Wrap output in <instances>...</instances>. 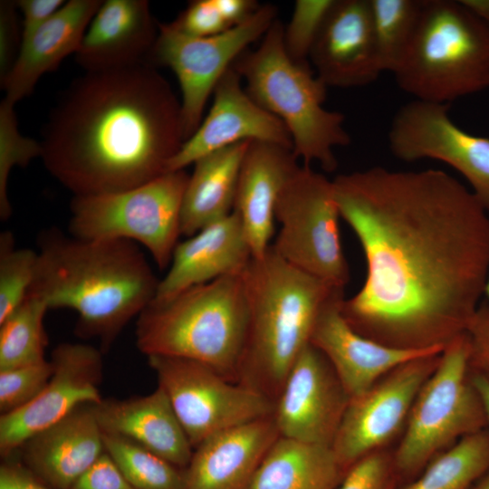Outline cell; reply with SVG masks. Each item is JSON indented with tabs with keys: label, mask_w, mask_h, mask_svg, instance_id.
<instances>
[{
	"label": "cell",
	"mask_w": 489,
	"mask_h": 489,
	"mask_svg": "<svg viewBox=\"0 0 489 489\" xmlns=\"http://www.w3.org/2000/svg\"><path fill=\"white\" fill-rule=\"evenodd\" d=\"M332 181L366 261L361 288L341 303L348 323L399 349L464 334L489 272L488 211L471 189L439 169L374 167Z\"/></svg>",
	"instance_id": "6da1fadb"
},
{
	"label": "cell",
	"mask_w": 489,
	"mask_h": 489,
	"mask_svg": "<svg viewBox=\"0 0 489 489\" xmlns=\"http://www.w3.org/2000/svg\"><path fill=\"white\" fill-rule=\"evenodd\" d=\"M185 140L180 101L142 63L72 82L44 127L41 158L73 197L103 195L167 173Z\"/></svg>",
	"instance_id": "7a4b0ae2"
},
{
	"label": "cell",
	"mask_w": 489,
	"mask_h": 489,
	"mask_svg": "<svg viewBox=\"0 0 489 489\" xmlns=\"http://www.w3.org/2000/svg\"><path fill=\"white\" fill-rule=\"evenodd\" d=\"M27 295L50 309L79 315L77 331L109 348L129 321L154 300L159 280L140 245L125 239H82L57 228L38 237Z\"/></svg>",
	"instance_id": "3957f363"
},
{
	"label": "cell",
	"mask_w": 489,
	"mask_h": 489,
	"mask_svg": "<svg viewBox=\"0 0 489 489\" xmlns=\"http://www.w3.org/2000/svg\"><path fill=\"white\" fill-rule=\"evenodd\" d=\"M247 302L246 337L237 382L275 403L285 379L311 343L318 315L339 291L286 263L271 245L243 272Z\"/></svg>",
	"instance_id": "277c9868"
},
{
	"label": "cell",
	"mask_w": 489,
	"mask_h": 489,
	"mask_svg": "<svg viewBox=\"0 0 489 489\" xmlns=\"http://www.w3.org/2000/svg\"><path fill=\"white\" fill-rule=\"evenodd\" d=\"M243 272L152 301L138 316L139 350L147 357L193 360L237 382L248 324Z\"/></svg>",
	"instance_id": "5b68a950"
},
{
	"label": "cell",
	"mask_w": 489,
	"mask_h": 489,
	"mask_svg": "<svg viewBox=\"0 0 489 489\" xmlns=\"http://www.w3.org/2000/svg\"><path fill=\"white\" fill-rule=\"evenodd\" d=\"M283 24L277 18L257 49L244 52L233 63L247 93L279 118L292 139V151L303 165L317 162L326 172L338 167L333 149L350 137L340 112L323 107L327 86L310 64L294 62L286 53Z\"/></svg>",
	"instance_id": "8992f818"
},
{
	"label": "cell",
	"mask_w": 489,
	"mask_h": 489,
	"mask_svg": "<svg viewBox=\"0 0 489 489\" xmlns=\"http://www.w3.org/2000/svg\"><path fill=\"white\" fill-rule=\"evenodd\" d=\"M414 100L450 103L489 87V28L461 2L424 0L412 40L393 72Z\"/></svg>",
	"instance_id": "52a82bcc"
},
{
	"label": "cell",
	"mask_w": 489,
	"mask_h": 489,
	"mask_svg": "<svg viewBox=\"0 0 489 489\" xmlns=\"http://www.w3.org/2000/svg\"><path fill=\"white\" fill-rule=\"evenodd\" d=\"M487 425L473 384L465 333L451 341L419 390L392 455L398 481L415 479L439 454Z\"/></svg>",
	"instance_id": "ba28073f"
},
{
	"label": "cell",
	"mask_w": 489,
	"mask_h": 489,
	"mask_svg": "<svg viewBox=\"0 0 489 489\" xmlns=\"http://www.w3.org/2000/svg\"><path fill=\"white\" fill-rule=\"evenodd\" d=\"M189 174L167 172L116 193L72 197L68 232L82 239H125L142 245L157 266L169 267L181 234Z\"/></svg>",
	"instance_id": "9c48e42d"
},
{
	"label": "cell",
	"mask_w": 489,
	"mask_h": 489,
	"mask_svg": "<svg viewBox=\"0 0 489 489\" xmlns=\"http://www.w3.org/2000/svg\"><path fill=\"white\" fill-rule=\"evenodd\" d=\"M333 181L300 166L282 190L275 206L281 228L271 244L294 268L344 289L350 270L343 254Z\"/></svg>",
	"instance_id": "30bf717a"
},
{
	"label": "cell",
	"mask_w": 489,
	"mask_h": 489,
	"mask_svg": "<svg viewBox=\"0 0 489 489\" xmlns=\"http://www.w3.org/2000/svg\"><path fill=\"white\" fill-rule=\"evenodd\" d=\"M277 13L272 4L260 5L244 23L208 37L189 36L170 23H158V36L148 64L168 67L176 74L186 140L202 122L207 100L222 76L251 43L263 38L277 19Z\"/></svg>",
	"instance_id": "8fae6325"
},
{
	"label": "cell",
	"mask_w": 489,
	"mask_h": 489,
	"mask_svg": "<svg viewBox=\"0 0 489 489\" xmlns=\"http://www.w3.org/2000/svg\"><path fill=\"white\" fill-rule=\"evenodd\" d=\"M148 361L193 449L219 432L273 413L265 396L204 363L159 355L148 356Z\"/></svg>",
	"instance_id": "7c38bea8"
},
{
	"label": "cell",
	"mask_w": 489,
	"mask_h": 489,
	"mask_svg": "<svg viewBox=\"0 0 489 489\" xmlns=\"http://www.w3.org/2000/svg\"><path fill=\"white\" fill-rule=\"evenodd\" d=\"M388 142L398 159L431 158L449 165L489 212V139L455 124L448 103L413 100L404 104L392 119Z\"/></svg>",
	"instance_id": "4fadbf2b"
},
{
	"label": "cell",
	"mask_w": 489,
	"mask_h": 489,
	"mask_svg": "<svg viewBox=\"0 0 489 489\" xmlns=\"http://www.w3.org/2000/svg\"><path fill=\"white\" fill-rule=\"evenodd\" d=\"M440 355L408 361L364 394L350 398L331 445L345 472L360 458L380 450L406 426L415 399Z\"/></svg>",
	"instance_id": "5bb4252c"
},
{
	"label": "cell",
	"mask_w": 489,
	"mask_h": 489,
	"mask_svg": "<svg viewBox=\"0 0 489 489\" xmlns=\"http://www.w3.org/2000/svg\"><path fill=\"white\" fill-rule=\"evenodd\" d=\"M53 371L42 392L28 404L0 417V453L7 459L33 436L85 404L102 398L101 351L83 343H62L52 352Z\"/></svg>",
	"instance_id": "9a60e30c"
},
{
	"label": "cell",
	"mask_w": 489,
	"mask_h": 489,
	"mask_svg": "<svg viewBox=\"0 0 489 489\" xmlns=\"http://www.w3.org/2000/svg\"><path fill=\"white\" fill-rule=\"evenodd\" d=\"M349 401L327 358L309 343L285 379L273 417L281 436L331 446Z\"/></svg>",
	"instance_id": "2e32d148"
},
{
	"label": "cell",
	"mask_w": 489,
	"mask_h": 489,
	"mask_svg": "<svg viewBox=\"0 0 489 489\" xmlns=\"http://www.w3.org/2000/svg\"><path fill=\"white\" fill-rule=\"evenodd\" d=\"M213 96L208 114L170 160L168 172L183 170L206 154L242 141L268 142L292 149L284 123L247 93L233 65L216 84Z\"/></svg>",
	"instance_id": "e0dca14e"
},
{
	"label": "cell",
	"mask_w": 489,
	"mask_h": 489,
	"mask_svg": "<svg viewBox=\"0 0 489 489\" xmlns=\"http://www.w3.org/2000/svg\"><path fill=\"white\" fill-rule=\"evenodd\" d=\"M343 300L344 290H339L327 301L315 321L311 343L327 358L350 398L364 394L396 368L438 355L445 349H399L367 338L345 320Z\"/></svg>",
	"instance_id": "ac0fdd59"
},
{
	"label": "cell",
	"mask_w": 489,
	"mask_h": 489,
	"mask_svg": "<svg viewBox=\"0 0 489 489\" xmlns=\"http://www.w3.org/2000/svg\"><path fill=\"white\" fill-rule=\"evenodd\" d=\"M309 61L328 87L368 85L383 72L374 39L369 0H334Z\"/></svg>",
	"instance_id": "d6986e66"
},
{
	"label": "cell",
	"mask_w": 489,
	"mask_h": 489,
	"mask_svg": "<svg viewBox=\"0 0 489 489\" xmlns=\"http://www.w3.org/2000/svg\"><path fill=\"white\" fill-rule=\"evenodd\" d=\"M157 36L158 24L148 1H101L75 60L85 72L148 64Z\"/></svg>",
	"instance_id": "ffe728a7"
},
{
	"label": "cell",
	"mask_w": 489,
	"mask_h": 489,
	"mask_svg": "<svg viewBox=\"0 0 489 489\" xmlns=\"http://www.w3.org/2000/svg\"><path fill=\"white\" fill-rule=\"evenodd\" d=\"M252 258L242 220L233 211L177 244L153 301L163 302L192 286L241 273Z\"/></svg>",
	"instance_id": "44dd1931"
},
{
	"label": "cell",
	"mask_w": 489,
	"mask_h": 489,
	"mask_svg": "<svg viewBox=\"0 0 489 489\" xmlns=\"http://www.w3.org/2000/svg\"><path fill=\"white\" fill-rule=\"evenodd\" d=\"M95 404H85L26 441L21 462L53 489L71 486L105 452Z\"/></svg>",
	"instance_id": "7402d4cb"
},
{
	"label": "cell",
	"mask_w": 489,
	"mask_h": 489,
	"mask_svg": "<svg viewBox=\"0 0 489 489\" xmlns=\"http://www.w3.org/2000/svg\"><path fill=\"white\" fill-rule=\"evenodd\" d=\"M279 436L272 415L208 437L184 468V489H247Z\"/></svg>",
	"instance_id": "603a6c76"
},
{
	"label": "cell",
	"mask_w": 489,
	"mask_h": 489,
	"mask_svg": "<svg viewBox=\"0 0 489 489\" xmlns=\"http://www.w3.org/2000/svg\"><path fill=\"white\" fill-rule=\"evenodd\" d=\"M299 167L292 149L250 141L240 168L233 211L242 220L253 257L263 256L270 247L277 200Z\"/></svg>",
	"instance_id": "cb8c5ba5"
},
{
	"label": "cell",
	"mask_w": 489,
	"mask_h": 489,
	"mask_svg": "<svg viewBox=\"0 0 489 489\" xmlns=\"http://www.w3.org/2000/svg\"><path fill=\"white\" fill-rule=\"evenodd\" d=\"M94 409L103 433L128 439L178 468L187 466L194 449L161 387L142 397L102 399Z\"/></svg>",
	"instance_id": "d4e9b609"
},
{
	"label": "cell",
	"mask_w": 489,
	"mask_h": 489,
	"mask_svg": "<svg viewBox=\"0 0 489 489\" xmlns=\"http://www.w3.org/2000/svg\"><path fill=\"white\" fill-rule=\"evenodd\" d=\"M100 0H70L22 43L14 65L1 82L5 99L15 104L29 96L40 78L76 54Z\"/></svg>",
	"instance_id": "484cf974"
},
{
	"label": "cell",
	"mask_w": 489,
	"mask_h": 489,
	"mask_svg": "<svg viewBox=\"0 0 489 489\" xmlns=\"http://www.w3.org/2000/svg\"><path fill=\"white\" fill-rule=\"evenodd\" d=\"M249 143L231 145L194 163L183 197V235L192 236L233 212L240 168Z\"/></svg>",
	"instance_id": "4316f807"
},
{
	"label": "cell",
	"mask_w": 489,
	"mask_h": 489,
	"mask_svg": "<svg viewBox=\"0 0 489 489\" xmlns=\"http://www.w3.org/2000/svg\"><path fill=\"white\" fill-rule=\"evenodd\" d=\"M345 474L331 446L279 436L247 489H337Z\"/></svg>",
	"instance_id": "83f0119b"
},
{
	"label": "cell",
	"mask_w": 489,
	"mask_h": 489,
	"mask_svg": "<svg viewBox=\"0 0 489 489\" xmlns=\"http://www.w3.org/2000/svg\"><path fill=\"white\" fill-rule=\"evenodd\" d=\"M489 472V432L468 435L399 489H469Z\"/></svg>",
	"instance_id": "f1b7e54d"
},
{
	"label": "cell",
	"mask_w": 489,
	"mask_h": 489,
	"mask_svg": "<svg viewBox=\"0 0 489 489\" xmlns=\"http://www.w3.org/2000/svg\"><path fill=\"white\" fill-rule=\"evenodd\" d=\"M48 310L42 299L27 295L22 304L0 322V370L45 360L48 337L43 318Z\"/></svg>",
	"instance_id": "f546056e"
},
{
	"label": "cell",
	"mask_w": 489,
	"mask_h": 489,
	"mask_svg": "<svg viewBox=\"0 0 489 489\" xmlns=\"http://www.w3.org/2000/svg\"><path fill=\"white\" fill-rule=\"evenodd\" d=\"M424 0H369L377 53L382 72H394L418 24Z\"/></svg>",
	"instance_id": "4dcf8cb0"
},
{
	"label": "cell",
	"mask_w": 489,
	"mask_h": 489,
	"mask_svg": "<svg viewBox=\"0 0 489 489\" xmlns=\"http://www.w3.org/2000/svg\"><path fill=\"white\" fill-rule=\"evenodd\" d=\"M103 444L136 489H184V469L119 436L103 433Z\"/></svg>",
	"instance_id": "1f68e13d"
},
{
	"label": "cell",
	"mask_w": 489,
	"mask_h": 489,
	"mask_svg": "<svg viewBox=\"0 0 489 489\" xmlns=\"http://www.w3.org/2000/svg\"><path fill=\"white\" fill-rule=\"evenodd\" d=\"M38 253L16 248L10 231L0 235V322L25 300L33 283Z\"/></svg>",
	"instance_id": "d6a6232c"
},
{
	"label": "cell",
	"mask_w": 489,
	"mask_h": 489,
	"mask_svg": "<svg viewBox=\"0 0 489 489\" xmlns=\"http://www.w3.org/2000/svg\"><path fill=\"white\" fill-rule=\"evenodd\" d=\"M41 142L24 136L18 128L14 104L3 99L0 104V218L12 216L7 194L8 179L15 167L24 168L33 159L41 158Z\"/></svg>",
	"instance_id": "836d02e7"
},
{
	"label": "cell",
	"mask_w": 489,
	"mask_h": 489,
	"mask_svg": "<svg viewBox=\"0 0 489 489\" xmlns=\"http://www.w3.org/2000/svg\"><path fill=\"white\" fill-rule=\"evenodd\" d=\"M334 0H297L292 17L283 25V43L287 55L300 64L309 57L321 27Z\"/></svg>",
	"instance_id": "e575fe53"
},
{
	"label": "cell",
	"mask_w": 489,
	"mask_h": 489,
	"mask_svg": "<svg viewBox=\"0 0 489 489\" xmlns=\"http://www.w3.org/2000/svg\"><path fill=\"white\" fill-rule=\"evenodd\" d=\"M53 371L51 360L0 370V411L6 414L35 398Z\"/></svg>",
	"instance_id": "d590c367"
},
{
	"label": "cell",
	"mask_w": 489,
	"mask_h": 489,
	"mask_svg": "<svg viewBox=\"0 0 489 489\" xmlns=\"http://www.w3.org/2000/svg\"><path fill=\"white\" fill-rule=\"evenodd\" d=\"M398 482L392 455L380 449L354 463L337 489H397Z\"/></svg>",
	"instance_id": "8d00e7d4"
},
{
	"label": "cell",
	"mask_w": 489,
	"mask_h": 489,
	"mask_svg": "<svg viewBox=\"0 0 489 489\" xmlns=\"http://www.w3.org/2000/svg\"><path fill=\"white\" fill-rule=\"evenodd\" d=\"M170 24L181 33L194 37L213 36L231 29L216 0L190 2Z\"/></svg>",
	"instance_id": "74e56055"
},
{
	"label": "cell",
	"mask_w": 489,
	"mask_h": 489,
	"mask_svg": "<svg viewBox=\"0 0 489 489\" xmlns=\"http://www.w3.org/2000/svg\"><path fill=\"white\" fill-rule=\"evenodd\" d=\"M465 335L471 370L489 380V302L482 300L470 320Z\"/></svg>",
	"instance_id": "f35d334b"
},
{
	"label": "cell",
	"mask_w": 489,
	"mask_h": 489,
	"mask_svg": "<svg viewBox=\"0 0 489 489\" xmlns=\"http://www.w3.org/2000/svg\"><path fill=\"white\" fill-rule=\"evenodd\" d=\"M16 11L14 1L0 2V82L12 70L22 46V25Z\"/></svg>",
	"instance_id": "ab89813d"
},
{
	"label": "cell",
	"mask_w": 489,
	"mask_h": 489,
	"mask_svg": "<svg viewBox=\"0 0 489 489\" xmlns=\"http://www.w3.org/2000/svg\"><path fill=\"white\" fill-rule=\"evenodd\" d=\"M70 489H136L107 452L86 470Z\"/></svg>",
	"instance_id": "60d3db41"
},
{
	"label": "cell",
	"mask_w": 489,
	"mask_h": 489,
	"mask_svg": "<svg viewBox=\"0 0 489 489\" xmlns=\"http://www.w3.org/2000/svg\"><path fill=\"white\" fill-rule=\"evenodd\" d=\"M22 14V43L48 22L64 5L63 0L14 1Z\"/></svg>",
	"instance_id": "b9f144b4"
},
{
	"label": "cell",
	"mask_w": 489,
	"mask_h": 489,
	"mask_svg": "<svg viewBox=\"0 0 489 489\" xmlns=\"http://www.w3.org/2000/svg\"><path fill=\"white\" fill-rule=\"evenodd\" d=\"M0 489H53L38 480L21 462L5 459L0 466Z\"/></svg>",
	"instance_id": "7bdbcfd3"
},
{
	"label": "cell",
	"mask_w": 489,
	"mask_h": 489,
	"mask_svg": "<svg viewBox=\"0 0 489 489\" xmlns=\"http://www.w3.org/2000/svg\"><path fill=\"white\" fill-rule=\"evenodd\" d=\"M472 371V370H471ZM473 384L481 399L487 425H489V380L484 376L472 371Z\"/></svg>",
	"instance_id": "ee69618b"
},
{
	"label": "cell",
	"mask_w": 489,
	"mask_h": 489,
	"mask_svg": "<svg viewBox=\"0 0 489 489\" xmlns=\"http://www.w3.org/2000/svg\"><path fill=\"white\" fill-rule=\"evenodd\" d=\"M460 2L489 28V0H460Z\"/></svg>",
	"instance_id": "f6af8a7d"
},
{
	"label": "cell",
	"mask_w": 489,
	"mask_h": 489,
	"mask_svg": "<svg viewBox=\"0 0 489 489\" xmlns=\"http://www.w3.org/2000/svg\"><path fill=\"white\" fill-rule=\"evenodd\" d=\"M469 489H489V472L480 478Z\"/></svg>",
	"instance_id": "bcb514c9"
},
{
	"label": "cell",
	"mask_w": 489,
	"mask_h": 489,
	"mask_svg": "<svg viewBox=\"0 0 489 489\" xmlns=\"http://www.w3.org/2000/svg\"><path fill=\"white\" fill-rule=\"evenodd\" d=\"M484 300L489 302V272H488V275H487V279H486V283L484 286Z\"/></svg>",
	"instance_id": "7dc6e473"
}]
</instances>
